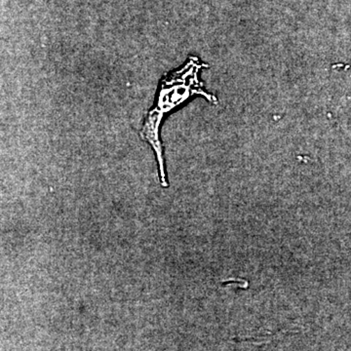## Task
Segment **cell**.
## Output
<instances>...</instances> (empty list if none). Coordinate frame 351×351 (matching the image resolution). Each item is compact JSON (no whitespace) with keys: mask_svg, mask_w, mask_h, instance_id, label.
Wrapping results in <instances>:
<instances>
[{"mask_svg":"<svg viewBox=\"0 0 351 351\" xmlns=\"http://www.w3.org/2000/svg\"><path fill=\"white\" fill-rule=\"evenodd\" d=\"M207 66L208 64L201 62L199 58L191 56L181 68L164 75L157 89L154 107L147 112L141 129V138L151 145L156 154L159 182L162 188L169 186L160 138L161 125L166 115L195 97H202L215 105L218 104L217 97L204 89V85L200 80V71Z\"/></svg>","mask_w":351,"mask_h":351,"instance_id":"obj_1","label":"cell"}]
</instances>
